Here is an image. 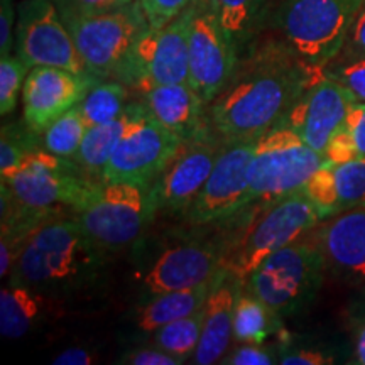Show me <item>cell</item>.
Wrapping results in <instances>:
<instances>
[{
	"mask_svg": "<svg viewBox=\"0 0 365 365\" xmlns=\"http://www.w3.org/2000/svg\"><path fill=\"white\" fill-rule=\"evenodd\" d=\"M56 2L65 4L66 7L81 14H100L124 7L134 0H56Z\"/></svg>",
	"mask_w": 365,
	"mask_h": 365,
	"instance_id": "obj_41",
	"label": "cell"
},
{
	"mask_svg": "<svg viewBox=\"0 0 365 365\" xmlns=\"http://www.w3.org/2000/svg\"><path fill=\"white\" fill-rule=\"evenodd\" d=\"M325 274V257L312 230L269 255L250 272L244 289L286 318L304 312L313 303Z\"/></svg>",
	"mask_w": 365,
	"mask_h": 365,
	"instance_id": "obj_4",
	"label": "cell"
},
{
	"mask_svg": "<svg viewBox=\"0 0 365 365\" xmlns=\"http://www.w3.org/2000/svg\"><path fill=\"white\" fill-rule=\"evenodd\" d=\"M365 56V0L360 4L357 14H355L352 26L344 43V48L336 58H357Z\"/></svg>",
	"mask_w": 365,
	"mask_h": 365,
	"instance_id": "obj_39",
	"label": "cell"
},
{
	"mask_svg": "<svg viewBox=\"0 0 365 365\" xmlns=\"http://www.w3.org/2000/svg\"><path fill=\"white\" fill-rule=\"evenodd\" d=\"M244 51L225 88L210 103L208 124L225 143L257 140L284 124L293 105L323 71L274 38Z\"/></svg>",
	"mask_w": 365,
	"mask_h": 365,
	"instance_id": "obj_1",
	"label": "cell"
},
{
	"mask_svg": "<svg viewBox=\"0 0 365 365\" xmlns=\"http://www.w3.org/2000/svg\"><path fill=\"white\" fill-rule=\"evenodd\" d=\"M118 364H129V365H181L182 362L176 359L175 355L168 354L166 350L159 349L156 345L144 344L134 349L127 350L122 354V357L117 360Z\"/></svg>",
	"mask_w": 365,
	"mask_h": 365,
	"instance_id": "obj_38",
	"label": "cell"
},
{
	"mask_svg": "<svg viewBox=\"0 0 365 365\" xmlns=\"http://www.w3.org/2000/svg\"><path fill=\"white\" fill-rule=\"evenodd\" d=\"M277 355L281 365H328L336 362L335 354L313 344H282Z\"/></svg>",
	"mask_w": 365,
	"mask_h": 365,
	"instance_id": "obj_34",
	"label": "cell"
},
{
	"mask_svg": "<svg viewBox=\"0 0 365 365\" xmlns=\"http://www.w3.org/2000/svg\"><path fill=\"white\" fill-rule=\"evenodd\" d=\"M217 274L215 277H212V279L200 286L188 287V289L170 291V293L140 299L139 307L135 308L134 317H132V323H134L137 335H143V339H145V336L156 331L158 328L164 327L166 323L190 317V314L202 309L210 291L215 284Z\"/></svg>",
	"mask_w": 365,
	"mask_h": 365,
	"instance_id": "obj_23",
	"label": "cell"
},
{
	"mask_svg": "<svg viewBox=\"0 0 365 365\" xmlns=\"http://www.w3.org/2000/svg\"><path fill=\"white\" fill-rule=\"evenodd\" d=\"M284 331L282 317L254 296L242 289L234 312V340L239 344H264L269 336Z\"/></svg>",
	"mask_w": 365,
	"mask_h": 365,
	"instance_id": "obj_26",
	"label": "cell"
},
{
	"mask_svg": "<svg viewBox=\"0 0 365 365\" xmlns=\"http://www.w3.org/2000/svg\"><path fill=\"white\" fill-rule=\"evenodd\" d=\"M350 364L365 365V313L360 317L354 331V355Z\"/></svg>",
	"mask_w": 365,
	"mask_h": 365,
	"instance_id": "obj_43",
	"label": "cell"
},
{
	"mask_svg": "<svg viewBox=\"0 0 365 365\" xmlns=\"http://www.w3.org/2000/svg\"><path fill=\"white\" fill-rule=\"evenodd\" d=\"M97 355L85 346H70L53 359L54 365H90L97 362Z\"/></svg>",
	"mask_w": 365,
	"mask_h": 365,
	"instance_id": "obj_42",
	"label": "cell"
},
{
	"mask_svg": "<svg viewBox=\"0 0 365 365\" xmlns=\"http://www.w3.org/2000/svg\"><path fill=\"white\" fill-rule=\"evenodd\" d=\"M223 261L225 250L215 242L186 240L170 245L139 276L140 299L203 284L215 277Z\"/></svg>",
	"mask_w": 365,
	"mask_h": 365,
	"instance_id": "obj_16",
	"label": "cell"
},
{
	"mask_svg": "<svg viewBox=\"0 0 365 365\" xmlns=\"http://www.w3.org/2000/svg\"><path fill=\"white\" fill-rule=\"evenodd\" d=\"M158 210L156 181H102L76 218L105 252H113L139 240Z\"/></svg>",
	"mask_w": 365,
	"mask_h": 365,
	"instance_id": "obj_6",
	"label": "cell"
},
{
	"mask_svg": "<svg viewBox=\"0 0 365 365\" xmlns=\"http://www.w3.org/2000/svg\"><path fill=\"white\" fill-rule=\"evenodd\" d=\"M262 207V212L249 223L234 247L225 250L223 266L244 282L269 255L308 235L323 222L303 190Z\"/></svg>",
	"mask_w": 365,
	"mask_h": 365,
	"instance_id": "obj_7",
	"label": "cell"
},
{
	"mask_svg": "<svg viewBox=\"0 0 365 365\" xmlns=\"http://www.w3.org/2000/svg\"><path fill=\"white\" fill-rule=\"evenodd\" d=\"M139 2L148 17L149 27L158 29L180 16L190 6L191 0H139Z\"/></svg>",
	"mask_w": 365,
	"mask_h": 365,
	"instance_id": "obj_37",
	"label": "cell"
},
{
	"mask_svg": "<svg viewBox=\"0 0 365 365\" xmlns=\"http://www.w3.org/2000/svg\"><path fill=\"white\" fill-rule=\"evenodd\" d=\"M255 140L228 143L203 190L186 212L191 225H208L237 215L247 208L249 166Z\"/></svg>",
	"mask_w": 365,
	"mask_h": 365,
	"instance_id": "obj_14",
	"label": "cell"
},
{
	"mask_svg": "<svg viewBox=\"0 0 365 365\" xmlns=\"http://www.w3.org/2000/svg\"><path fill=\"white\" fill-rule=\"evenodd\" d=\"M2 182L27 207L80 212L102 181L93 180L76 161L56 156L43 145L29 150L16 175Z\"/></svg>",
	"mask_w": 365,
	"mask_h": 365,
	"instance_id": "obj_9",
	"label": "cell"
},
{
	"mask_svg": "<svg viewBox=\"0 0 365 365\" xmlns=\"http://www.w3.org/2000/svg\"><path fill=\"white\" fill-rule=\"evenodd\" d=\"M327 272L345 284L365 287V202L327 218L313 230Z\"/></svg>",
	"mask_w": 365,
	"mask_h": 365,
	"instance_id": "obj_19",
	"label": "cell"
},
{
	"mask_svg": "<svg viewBox=\"0 0 365 365\" xmlns=\"http://www.w3.org/2000/svg\"><path fill=\"white\" fill-rule=\"evenodd\" d=\"M34 135L39 134L31 130L26 124L24 129L12 125L2 127V139H0V176H2V181L16 175L22 159L29 150L39 148L34 143Z\"/></svg>",
	"mask_w": 365,
	"mask_h": 365,
	"instance_id": "obj_31",
	"label": "cell"
},
{
	"mask_svg": "<svg viewBox=\"0 0 365 365\" xmlns=\"http://www.w3.org/2000/svg\"><path fill=\"white\" fill-rule=\"evenodd\" d=\"M190 21L188 6L166 26L149 27L132 48L115 80L140 93L159 85L188 83Z\"/></svg>",
	"mask_w": 365,
	"mask_h": 365,
	"instance_id": "obj_10",
	"label": "cell"
},
{
	"mask_svg": "<svg viewBox=\"0 0 365 365\" xmlns=\"http://www.w3.org/2000/svg\"><path fill=\"white\" fill-rule=\"evenodd\" d=\"M129 86L118 80H97L78 103L86 125H98L120 117L129 105Z\"/></svg>",
	"mask_w": 365,
	"mask_h": 365,
	"instance_id": "obj_28",
	"label": "cell"
},
{
	"mask_svg": "<svg viewBox=\"0 0 365 365\" xmlns=\"http://www.w3.org/2000/svg\"><path fill=\"white\" fill-rule=\"evenodd\" d=\"M29 73L17 54H7L0 59V113L9 115L17 107L19 93Z\"/></svg>",
	"mask_w": 365,
	"mask_h": 365,
	"instance_id": "obj_32",
	"label": "cell"
},
{
	"mask_svg": "<svg viewBox=\"0 0 365 365\" xmlns=\"http://www.w3.org/2000/svg\"><path fill=\"white\" fill-rule=\"evenodd\" d=\"M354 103L352 93L322 71L293 105L284 124L298 132L309 148L323 154L344 127Z\"/></svg>",
	"mask_w": 365,
	"mask_h": 365,
	"instance_id": "obj_17",
	"label": "cell"
},
{
	"mask_svg": "<svg viewBox=\"0 0 365 365\" xmlns=\"http://www.w3.org/2000/svg\"><path fill=\"white\" fill-rule=\"evenodd\" d=\"M49 301L39 291L22 284H11L0 291V333L4 339L17 340L31 333L48 317Z\"/></svg>",
	"mask_w": 365,
	"mask_h": 365,
	"instance_id": "obj_24",
	"label": "cell"
},
{
	"mask_svg": "<svg viewBox=\"0 0 365 365\" xmlns=\"http://www.w3.org/2000/svg\"><path fill=\"white\" fill-rule=\"evenodd\" d=\"M107 252L78 218L53 217L26 240L9 282L39 291L54 301L88 294L102 282Z\"/></svg>",
	"mask_w": 365,
	"mask_h": 365,
	"instance_id": "obj_2",
	"label": "cell"
},
{
	"mask_svg": "<svg viewBox=\"0 0 365 365\" xmlns=\"http://www.w3.org/2000/svg\"><path fill=\"white\" fill-rule=\"evenodd\" d=\"M325 163L289 125L279 124L255 140L249 166L250 205H269L304 188L313 173Z\"/></svg>",
	"mask_w": 365,
	"mask_h": 365,
	"instance_id": "obj_8",
	"label": "cell"
},
{
	"mask_svg": "<svg viewBox=\"0 0 365 365\" xmlns=\"http://www.w3.org/2000/svg\"><path fill=\"white\" fill-rule=\"evenodd\" d=\"M237 49L244 51L262 24L269 0H208Z\"/></svg>",
	"mask_w": 365,
	"mask_h": 365,
	"instance_id": "obj_27",
	"label": "cell"
},
{
	"mask_svg": "<svg viewBox=\"0 0 365 365\" xmlns=\"http://www.w3.org/2000/svg\"><path fill=\"white\" fill-rule=\"evenodd\" d=\"M143 102L150 115L182 143L207 129L205 102L190 83L159 85L143 91Z\"/></svg>",
	"mask_w": 365,
	"mask_h": 365,
	"instance_id": "obj_22",
	"label": "cell"
},
{
	"mask_svg": "<svg viewBox=\"0 0 365 365\" xmlns=\"http://www.w3.org/2000/svg\"><path fill=\"white\" fill-rule=\"evenodd\" d=\"M17 14L14 11V0H0V54H12L16 46Z\"/></svg>",
	"mask_w": 365,
	"mask_h": 365,
	"instance_id": "obj_40",
	"label": "cell"
},
{
	"mask_svg": "<svg viewBox=\"0 0 365 365\" xmlns=\"http://www.w3.org/2000/svg\"><path fill=\"white\" fill-rule=\"evenodd\" d=\"M190 80L205 105L215 100L234 73L239 49L208 0H191Z\"/></svg>",
	"mask_w": 365,
	"mask_h": 365,
	"instance_id": "obj_13",
	"label": "cell"
},
{
	"mask_svg": "<svg viewBox=\"0 0 365 365\" xmlns=\"http://www.w3.org/2000/svg\"><path fill=\"white\" fill-rule=\"evenodd\" d=\"M364 0H274L264 19L276 38L307 65L323 70L339 56Z\"/></svg>",
	"mask_w": 365,
	"mask_h": 365,
	"instance_id": "obj_3",
	"label": "cell"
},
{
	"mask_svg": "<svg viewBox=\"0 0 365 365\" xmlns=\"http://www.w3.org/2000/svg\"><path fill=\"white\" fill-rule=\"evenodd\" d=\"M323 220L365 202V158L323 163L303 188Z\"/></svg>",
	"mask_w": 365,
	"mask_h": 365,
	"instance_id": "obj_21",
	"label": "cell"
},
{
	"mask_svg": "<svg viewBox=\"0 0 365 365\" xmlns=\"http://www.w3.org/2000/svg\"><path fill=\"white\" fill-rule=\"evenodd\" d=\"M244 284L227 266L218 271L215 284L205 301L202 339L193 355V364L212 365L225 357L234 339V312Z\"/></svg>",
	"mask_w": 365,
	"mask_h": 365,
	"instance_id": "obj_20",
	"label": "cell"
},
{
	"mask_svg": "<svg viewBox=\"0 0 365 365\" xmlns=\"http://www.w3.org/2000/svg\"><path fill=\"white\" fill-rule=\"evenodd\" d=\"M56 6L86 71L97 80L117 78L132 48L149 29L148 17L139 0L100 14H81L59 2Z\"/></svg>",
	"mask_w": 365,
	"mask_h": 365,
	"instance_id": "obj_5",
	"label": "cell"
},
{
	"mask_svg": "<svg viewBox=\"0 0 365 365\" xmlns=\"http://www.w3.org/2000/svg\"><path fill=\"white\" fill-rule=\"evenodd\" d=\"M203 330V308L190 314V317L175 319L166 325L158 328L150 335L145 336L143 341L150 345H156L159 349L166 350L168 354L175 355L182 364L193 359L198 349L200 339Z\"/></svg>",
	"mask_w": 365,
	"mask_h": 365,
	"instance_id": "obj_29",
	"label": "cell"
},
{
	"mask_svg": "<svg viewBox=\"0 0 365 365\" xmlns=\"http://www.w3.org/2000/svg\"><path fill=\"white\" fill-rule=\"evenodd\" d=\"M86 129H88V125H86L85 118L81 115L80 107L76 105L71 110L56 118L43 132V145L56 156L75 161L76 153H78L80 145L83 143Z\"/></svg>",
	"mask_w": 365,
	"mask_h": 365,
	"instance_id": "obj_30",
	"label": "cell"
},
{
	"mask_svg": "<svg viewBox=\"0 0 365 365\" xmlns=\"http://www.w3.org/2000/svg\"><path fill=\"white\" fill-rule=\"evenodd\" d=\"M137 103L139 102H132L127 105L125 112L120 117L113 118L110 122H105V124L91 125L86 129L83 143H81L80 150L76 153L75 161L93 180L102 181L105 166H107L113 149H115L122 134H124L127 125H129L130 118L134 117Z\"/></svg>",
	"mask_w": 365,
	"mask_h": 365,
	"instance_id": "obj_25",
	"label": "cell"
},
{
	"mask_svg": "<svg viewBox=\"0 0 365 365\" xmlns=\"http://www.w3.org/2000/svg\"><path fill=\"white\" fill-rule=\"evenodd\" d=\"M323 75L339 81L357 103H365V56L335 58L323 68Z\"/></svg>",
	"mask_w": 365,
	"mask_h": 365,
	"instance_id": "obj_33",
	"label": "cell"
},
{
	"mask_svg": "<svg viewBox=\"0 0 365 365\" xmlns=\"http://www.w3.org/2000/svg\"><path fill=\"white\" fill-rule=\"evenodd\" d=\"M97 78L78 75L65 68L34 66L22 86L24 124L36 134H43L63 113L76 107Z\"/></svg>",
	"mask_w": 365,
	"mask_h": 365,
	"instance_id": "obj_18",
	"label": "cell"
},
{
	"mask_svg": "<svg viewBox=\"0 0 365 365\" xmlns=\"http://www.w3.org/2000/svg\"><path fill=\"white\" fill-rule=\"evenodd\" d=\"M182 144L180 137L150 115L140 100L105 166L102 181L154 182L180 153Z\"/></svg>",
	"mask_w": 365,
	"mask_h": 365,
	"instance_id": "obj_11",
	"label": "cell"
},
{
	"mask_svg": "<svg viewBox=\"0 0 365 365\" xmlns=\"http://www.w3.org/2000/svg\"><path fill=\"white\" fill-rule=\"evenodd\" d=\"M349 145L352 159L365 158V103L355 102L350 107L344 127L340 129Z\"/></svg>",
	"mask_w": 365,
	"mask_h": 365,
	"instance_id": "obj_36",
	"label": "cell"
},
{
	"mask_svg": "<svg viewBox=\"0 0 365 365\" xmlns=\"http://www.w3.org/2000/svg\"><path fill=\"white\" fill-rule=\"evenodd\" d=\"M227 144L212 130L210 124L195 139L186 140L156 180L159 210L171 213L188 212Z\"/></svg>",
	"mask_w": 365,
	"mask_h": 365,
	"instance_id": "obj_15",
	"label": "cell"
},
{
	"mask_svg": "<svg viewBox=\"0 0 365 365\" xmlns=\"http://www.w3.org/2000/svg\"><path fill=\"white\" fill-rule=\"evenodd\" d=\"M14 49L29 70L56 66L90 75L54 0H21Z\"/></svg>",
	"mask_w": 365,
	"mask_h": 365,
	"instance_id": "obj_12",
	"label": "cell"
},
{
	"mask_svg": "<svg viewBox=\"0 0 365 365\" xmlns=\"http://www.w3.org/2000/svg\"><path fill=\"white\" fill-rule=\"evenodd\" d=\"M220 364L225 365H272L279 364V355L264 344L245 341L225 354Z\"/></svg>",
	"mask_w": 365,
	"mask_h": 365,
	"instance_id": "obj_35",
	"label": "cell"
}]
</instances>
